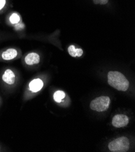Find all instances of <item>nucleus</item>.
<instances>
[{"label":"nucleus","mask_w":135,"mask_h":152,"mask_svg":"<svg viewBox=\"0 0 135 152\" xmlns=\"http://www.w3.org/2000/svg\"><path fill=\"white\" fill-rule=\"evenodd\" d=\"M66 94L61 90H58L54 94L53 99L56 102H61L62 100L65 98Z\"/></svg>","instance_id":"9d476101"},{"label":"nucleus","mask_w":135,"mask_h":152,"mask_svg":"<svg viewBox=\"0 0 135 152\" xmlns=\"http://www.w3.org/2000/svg\"><path fill=\"white\" fill-rule=\"evenodd\" d=\"M20 18L19 17V15H17V13H13L11 15V17H10V21L12 24H17L18 23L20 22Z\"/></svg>","instance_id":"9b49d317"},{"label":"nucleus","mask_w":135,"mask_h":152,"mask_svg":"<svg viewBox=\"0 0 135 152\" xmlns=\"http://www.w3.org/2000/svg\"><path fill=\"white\" fill-rule=\"evenodd\" d=\"M110 102V99L108 96H99L90 102V107L93 110L102 112L108 109Z\"/></svg>","instance_id":"7ed1b4c3"},{"label":"nucleus","mask_w":135,"mask_h":152,"mask_svg":"<svg viewBox=\"0 0 135 152\" xmlns=\"http://www.w3.org/2000/svg\"><path fill=\"white\" fill-rule=\"evenodd\" d=\"M43 87V82L40 79H35L32 81L29 84V89L33 92H37Z\"/></svg>","instance_id":"0eeeda50"},{"label":"nucleus","mask_w":135,"mask_h":152,"mask_svg":"<svg viewBox=\"0 0 135 152\" xmlns=\"http://www.w3.org/2000/svg\"><path fill=\"white\" fill-rule=\"evenodd\" d=\"M129 140L125 136L111 141L108 145L109 150L112 152H125L129 149Z\"/></svg>","instance_id":"f03ea898"},{"label":"nucleus","mask_w":135,"mask_h":152,"mask_svg":"<svg viewBox=\"0 0 135 152\" xmlns=\"http://www.w3.org/2000/svg\"><path fill=\"white\" fill-rule=\"evenodd\" d=\"M129 122L128 118L125 115H116L112 119V125L116 128H121L126 126Z\"/></svg>","instance_id":"20e7f679"},{"label":"nucleus","mask_w":135,"mask_h":152,"mask_svg":"<svg viewBox=\"0 0 135 152\" xmlns=\"http://www.w3.org/2000/svg\"><path fill=\"white\" fill-rule=\"evenodd\" d=\"M17 56V51L14 49H9L4 52L2 54V58L4 60H11Z\"/></svg>","instance_id":"6e6552de"},{"label":"nucleus","mask_w":135,"mask_h":152,"mask_svg":"<svg viewBox=\"0 0 135 152\" xmlns=\"http://www.w3.org/2000/svg\"><path fill=\"white\" fill-rule=\"evenodd\" d=\"M93 1L96 4L104 5L109 2V0H93Z\"/></svg>","instance_id":"f8f14e48"},{"label":"nucleus","mask_w":135,"mask_h":152,"mask_svg":"<svg viewBox=\"0 0 135 152\" xmlns=\"http://www.w3.org/2000/svg\"><path fill=\"white\" fill-rule=\"evenodd\" d=\"M108 83L119 91L125 92L129 87V82L125 76L119 72L110 71L107 75Z\"/></svg>","instance_id":"f257e3e1"},{"label":"nucleus","mask_w":135,"mask_h":152,"mask_svg":"<svg viewBox=\"0 0 135 152\" xmlns=\"http://www.w3.org/2000/svg\"><path fill=\"white\" fill-rule=\"evenodd\" d=\"M40 61V57L36 53H31L25 58V62L28 65H34L38 64Z\"/></svg>","instance_id":"39448f33"},{"label":"nucleus","mask_w":135,"mask_h":152,"mask_svg":"<svg viewBox=\"0 0 135 152\" xmlns=\"http://www.w3.org/2000/svg\"><path fill=\"white\" fill-rule=\"evenodd\" d=\"M68 52L72 57H80L83 54V50L81 49H76L73 45H70L68 48Z\"/></svg>","instance_id":"1a4fd4ad"},{"label":"nucleus","mask_w":135,"mask_h":152,"mask_svg":"<svg viewBox=\"0 0 135 152\" xmlns=\"http://www.w3.org/2000/svg\"><path fill=\"white\" fill-rule=\"evenodd\" d=\"M6 4V0H0V10H1Z\"/></svg>","instance_id":"ddd939ff"},{"label":"nucleus","mask_w":135,"mask_h":152,"mask_svg":"<svg viewBox=\"0 0 135 152\" xmlns=\"http://www.w3.org/2000/svg\"><path fill=\"white\" fill-rule=\"evenodd\" d=\"M3 80L7 84H13L15 81V75L10 69H7L3 75Z\"/></svg>","instance_id":"423d86ee"}]
</instances>
